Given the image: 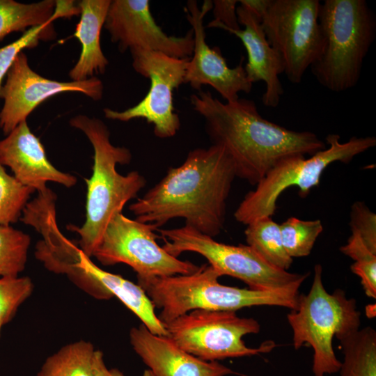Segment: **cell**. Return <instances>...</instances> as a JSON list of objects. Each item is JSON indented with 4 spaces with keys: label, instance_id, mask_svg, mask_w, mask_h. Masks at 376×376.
Wrapping results in <instances>:
<instances>
[{
    "label": "cell",
    "instance_id": "10",
    "mask_svg": "<svg viewBox=\"0 0 376 376\" xmlns=\"http://www.w3.org/2000/svg\"><path fill=\"white\" fill-rule=\"evenodd\" d=\"M319 0H269L260 22L269 45L279 54L283 73L301 82L322 47Z\"/></svg>",
    "mask_w": 376,
    "mask_h": 376
},
{
    "label": "cell",
    "instance_id": "31",
    "mask_svg": "<svg viewBox=\"0 0 376 376\" xmlns=\"http://www.w3.org/2000/svg\"><path fill=\"white\" fill-rule=\"evenodd\" d=\"M236 0H215L212 1L214 19L207 24V27L219 28L225 31L240 29L237 16Z\"/></svg>",
    "mask_w": 376,
    "mask_h": 376
},
{
    "label": "cell",
    "instance_id": "29",
    "mask_svg": "<svg viewBox=\"0 0 376 376\" xmlns=\"http://www.w3.org/2000/svg\"><path fill=\"white\" fill-rule=\"evenodd\" d=\"M33 290V283L29 276L0 277V323L10 322Z\"/></svg>",
    "mask_w": 376,
    "mask_h": 376
},
{
    "label": "cell",
    "instance_id": "33",
    "mask_svg": "<svg viewBox=\"0 0 376 376\" xmlns=\"http://www.w3.org/2000/svg\"><path fill=\"white\" fill-rule=\"evenodd\" d=\"M269 0H240L241 6L253 13L261 20L269 5Z\"/></svg>",
    "mask_w": 376,
    "mask_h": 376
},
{
    "label": "cell",
    "instance_id": "4",
    "mask_svg": "<svg viewBox=\"0 0 376 376\" xmlns=\"http://www.w3.org/2000/svg\"><path fill=\"white\" fill-rule=\"evenodd\" d=\"M220 274L209 264L194 272L166 277L137 279L165 325L195 309L233 311L258 306L296 308L299 288L303 282L272 290H256L221 284Z\"/></svg>",
    "mask_w": 376,
    "mask_h": 376
},
{
    "label": "cell",
    "instance_id": "32",
    "mask_svg": "<svg viewBox=\"0 0 376 376\" xmlns=\"http://www.w3.org/2000/svg\"><path fill=\"white\" fill-rule=\"evenodd\" d=\"M93 376H125L116 368H108L104 362L103 353L95 350L93 359Z\"/></svg>",
    "mask_w": 376,
    "mask_h": 376
},
{
    "label": "cell",
    "instance_id": "14",
    "mask_svg": "<svg viewBox=\"0 0 376 376\" xmlns=\"http://www.w3.org/2000/svg\"><path fill=\"white\" fill-rule=\"evenodd\" d=\"M104 26L121 52L140 49L180 58L193 54L192 29L183 36L167 35L153 18L148 0L111 1Z\"/></svg>",
    "mask_w": 376,
    "mask_h": 376
},
{
    "label": "cell",
    "instance_id": "1",
    "mask_svg": "<svg viewBox=\"0 0 376 376\" xmlns=\"http://www.w3.org/2000/svg\"><path fill=\"white\" fill-rule=\"evenodd\" d=\"M236 178L226 150L212 144L191 150L182 164L166 175L131 204L136 219L157 228L175 218L212 237L222 230L226 202Z\"/></svg>",
    "mask_w": 376,
    "mask_h": 376
},
{
    "label": "cell",
    "instance_id": "15",
    "mask_svg": "<svg viewBox=\"0 0 376 376\" xmlns=\"http://www.w3.org/2000/svg\"><path fill=\"white\" fill-rule=\"evenodd\" d=\"M212 6V1L208 0L201 8L195 0L186 3V17L194 34V49L187 63L184 83L198 91L203 85H210L226 102H233L240 97L239 93H249L253 84L246 78L243 59L235 68H230L219 49L207 45L203 20Z\"/></svg>",
    "mask_w": 376,
    "mask_h": 376
},
{
    "label": "cell",
    "instance_id": "19",
    "mask_svg": "<svg viewBox=\"0 0 376 376\" xmlns=\"http://www.w3.org/2000/svg\"><path fill=\"white\" fill-rule=\"evenodd\" d=\"M62 267L63 273L68 276L86 275L95 280L134 313L151 333L168 336L164 324L155 314L153 304L138 284L101 269L77 247L65 256Z\"/></svg>",
    "mask_w": 376,
    "mask_h": 376
},
{
    "label": "cell",
    "instance_id": "21",
    "mask_svg": "<svg viewBox=\"0 0 376 376\" xmlns=\"http://www.w3.org/2000/svg\"><path fill=\"white\" fill-rule=\"evenodd\" d=\"M338 340L343 354L340 376H376V331L373 328L366 327Z\"/></svg>",
    "mask_w": 376,
    "mask_h": 376
},
{
    "label": "cell",
    "instance_id": "22",
    "mask_svg": "<svg viewBox=\"0 0 376 376\" xmlns=\"http://www.w3.org/2000/svg\"><path fill=\"white\" fill-rule=\"evenodd\" d=\"M78 7L74 1H56L54 17L45 24L29 28L13 42L0 48V90L4 78L17 56L25 49L34 48L40 40H49L56 36L53 26L54 20L78 15Z\"/></svg>",
    "mask_w": 376,
    "mask_h": 376
},
{
    "label": "cell",
    "instance_id": "24",
    "mask_svg": "<svg viewBox=\"0 0 376 376\" xmlns=\"http://www.w3.org/2000/svg\"><path fill=\"white\" fill-rule=\"evenodd\" d=\"M248 246L268 263L288 270L292 262L283 245L279 224L271 217H263L246 225L244 230Z\"/></svg>",
    "mask_w": 376,
    "mask_h": 376
},
{
    "label": "cell",
    "instance_id": "17",
    "mask_svg": "<svg viewBox=\"0 0 376 376\" xmlns=\"http://www.w3.org/2000/svg\"><path fill=\"white\" fill-rule=\"evenodd\" d=\"M130 341L134 352L154 376L238 374L217 361H205L185 352L169 336L153 334L143 324L130 329Z\"/></svg>",
    "mask_w": 376,
    "mask_h": 376
},
{
    "label": "cell",
    "instance_id": "6",
    "mask_svg": "<svg viewBox=\"0 0 376 376\" xmlns=\"http://www.w3.org/2000/svg\"><path fill=\"white\" fill-rule=\"evenodd\" d=\"M360 316L357 301L348 298L343 290L327 292L322 282V267L315 265L309 292L299 295L296 308L287 315L295 349L306 344L313 350L314 376L339 372L341 361L336 357L332 340L334 336L339 340L359 329Z\"/></svg>",
    "mask_w": 376,
    "mask_h": 376
},
{
    "label": "cell",
    "instance_id": "11",
    "mask_svg": "<svg viewBox=\"0 0 376 376\" xmlns=\"http://www.w3.org/2000/svg\"><path fill=\"white\" fill-rule=\"evenodd\" d=\"M155 230L152 224L119 213L108 224L92 256L104 266H130L137 279L189 274L198 269L199 266L181 260L160 246Z\"/></svg>",
    "mask_w": 376,
    "mask_h": 376
},
{
    "label": "cell",
    "instance_id": "2",
    "mask_svg": "<svg viewBox=\"0 0 376 376\" xmlns=\"http://www.w3.org/2000/svg\"><path fill=\"white\" fill-rule=\"evenodd\" d=\"M193 109L205 120L212 144L230 157L236 177L256 185L280 159L293 155H313L326 148L315 133L295 131L264 118L256 103L238 98L223 102L209 91L190 97Z\"/></svg>",
    "mask_w": 376,
    "mask_h": 376
},
{
    "label": "cell",
    "instance_id": "27",
    "mask_svg": "<svg viewBox=\"0 0 376 376\" xmlns=\"http://www.w3.org/2000/svg\"><path fill=\"white\" fill-rule=\"evenodd\" d=\"M30 236L11 226H0V277L18 276L25 269Z\"/></svg>",
    "mask_w": 376,
    "mask_h": 376
},
{
    "label": "cell",
    "instance_id": "7",
    "mask_svg": "<svg viewBox=\"0 0 376 376\" xmlns=\"http://www.w3.org/2000/svg\"><path fill=\"white\" fill-rule=\"evenodd\" d=\"M326 142L328 148L309 158L293 155L278 161L256 189L247 193L241 201L234 213L236 221L246 226L260 217H272L283 191L296 186L300 196L305 197L312 188L319 185L321 175L328 166L336 162H350L357 155L375 147L376 138L352 136L341 142L338 134H330L326 136Z\"/></svg>",
    "mask_w": 376,
    "mask_h": 376
},
{
    "label": "cell",
    "instance_id": "20",
    "mask_svg": "<svg viewBox=\"0 0 376 376\" xmlns=\"http://www.w3.org/2000/svg\"><path fill=\"white\" fill-rule=\"evenodd\" d=\"M111 0H81L77 3L80 20L73 36L81 44L78 61L69 72L72 81H80L104 73L109 61L100 45V33L103 27Z\"/></svg>",
    "mask_w": 376,
    "mask_h": 376
},
{
    "label": "cell",
    "instance_id": "26",
    "mask_svg": "<svg viewBox=\"0 0 376 376\" xmlns=\"http://www.w3.org/2000/svg\"><path fill=\"white\" fill-rule=\"evenodd\" d=\"M283 245L292 258L308 256L323 230L320 219L301 220L292 217L279 224Z\"/></svg>",
    "mask_w": 376,
    "mask_h": 376
},
{
    "label": "cell",
    "instance_id": "18",
    "mask_svg": "<svg viewBox=\"0 0 376 376\" xmlns=\"http://www.w3.org/2000/svg\"><path fill=\"white\" fill-rule=\"evenodd\" d=\"M236 12L238 22L244 29L227 31L236 36L246 49L247 63L244 69L247 79L252 84L258 81L265 83L263 103L275 108L284 93L279 79V75L283 73L281 59L268 42L258 17L241 5L237 6Z\"/></svg>",
    "mask_w": 376,
    "mask_h": 376
},
{
    "label": "cell",
    "instance_id": "8",
    "mask_svg": "<svg viewBox=\"0 0 376 376\" xmlns=\"http://www.w3.org/2000/svg\"><path fill=\"white\" fill-rule=\"evenodd\" d=\"M158 231L164 241L163 249L171 256L178 258L187 251L198 253L221 276L240 279L252 290H276L304 282L308 276V273H292L274 267L247 244L219 242L186 225Z\"/></svg>",
    "mask_w": 376,
    "mask_h": 376
},
{
    "label": "cell",
    "instance_id": "13",
    "mask_svg": "<svg viewBox=\"0 0 376 376\" xmlns=\"http://www.w3.org/2000/svg\"><path fill=\"white\" fill-rule=\"evenodd\" d=\"M0 90L3 101L0 111V129L6 136L46 100L60 93L75 92L99 100L104 86L96 77L80 81H60L45 78L30 66L28 58L21 52L5 77Z\"/></svg>",
    "mask_w": 376,
    "mask_h": 376
},
{
    "label": "cell",
    "instance_id": "30",
    "mask_svg": "<svg viewBox=\"0 0 376 376\" xmlns=\"http://www.w3.org/2000/svg\"><path fill=\"white\" fill-rule=\"evenodd\" d=\"M350 218L352 234L376 253V214L363 202L357 201L351 207Z\"/></svg>",
    "mask_w": 376,
    "mask_h": 376
},
{
    "label": "cell",
    "instance_id": "34",
    "mask_svg": "<svg viewBox=\"0 0 376 376\" xmlns=\"http://www.w3.org/2000/svg\"><path fill=\"white\" fill-rule=\"evenodd\" d=\"M143 376H154V375L152 373V372L148 370H145L143 374Z\"/></svg>",
    "mask_w": 376,
    "mask_h": 376
},
{
    "label": "cell",
    "instance_id": "12",
    "mask_svg": "<svg viewBox=\"0 0 376 376\" xmlns=\"http://www.w3.org/2000/svg\"><path fill=\"white\" fill-rule=\"evenodd\" d=\"M130 52L134 70L150 79L149 91L138 104L124 111L104 109L105 117L122 122L143 118L153 125L157 137H173L180 127L179 116L174 111L173 91L184 83L190 58H180L140 49Z\"/></svg>",
    "mask_w": 376,
    "mask_h": 376
},
{
    "label": "cell",
    "instance_id": "28",
    "mask_svg": "<svg viewBox=\"0 0 376 376\" xmlns=\"http://www.w3.org/2000/svg\"><path fill=\"white\" fill-rule=\"evenodd\" d=\"M35 191L8 174L0 163V226H10L19 220Z\"/></svg>",
    "mask_w": 376,
    "mask_h": 376
},
{
    "label": "cell",
    "instance_id": "35",
    "mask_svg": "<svg viewBox=\"0 0 376 376\" xmlns=\"http://www.w3.org/2000/svg\"><path fill=\"white\" fill-rule=\"evenodd\" d=\"M3 326V325L1 323H0V332H1V327H2Z\"/></svg>",
    "mask_w": 376,
    "mask_h": 376
},
{
    "label": "cell",
    "instance_id": "16",
    "mask_svg": "<svg viewBox=\"0 0 376 376\" xmlns=\"http://www.w3.org/2000/svg\"><path fill=\"white\" fill-rule=\"evenodd\" d=\"M0 163L10 168L19 182L37 192L45 191L49 182L70 188L77 181L76 177L58 170L49 162L43 145L26 120L0 140Z\"/></svg>",
    "mask_w": 376,
    "mask_h": 376
},
{
    "label": "cell",
    "instance_id": "23",
    "mask_svg": "<svg viewBox=\"0 0 376 376\" xmlns=\"http://www.w3.org/2000/svg\"><path fill=\"white\" fill-rule=\"evenodd\" d=\"M93 345L79 340L48 357L36 376H93Z\"/></svg>",
    "mask_w": 376,
    "mask_h": 376
},
{
    "label": "cell",
    "instance_id": "5",
    "mask_svg": "<svg viewBox=\"0 0 376 376\" xmlns=\"http://www.w3.org/2000/svg\"><path fill=\"white\" fill-rule=\"evenodd\" d=\"M319 23L320 54L310 69L327 90L340 93L354 87L363 61L376 37V17L365 0H325Z\"/></svg>",
    "mask_w": 376,
    "mask_h": 376
},
{
    "label": "cell",
    "instance_id": "3",
    "mask_svg": "<svg viewBox=\"0 0 376 376\" xmlns=\"http://www.w3.org/2000/svg\"><path fill=\"white\" fill-rule=\"evenodd\" d=\"M71 127L81 131L91 143L93 154V173L86 179L87 185L86 219L79 227L68 225L67 228L79 237L80 250L91 258L111 220L122 213L124 206L135 198L146 186V180L137 171L122 175L117 164H128L132 153L125 147L115 146L110 132L99 118L79 114L70 118Z\"/></svg>",
    "mask_w": 376,
    "mask_h": 376
},
{
    "label": "cell",
    "instance_id": "25",
    "mask_svg": "<svg viewBox=\"0 0 376 376\" xmlns=\"http://www.w3.org/2000/svg\"><path fill=\"white\" fill-rule=\"evenodd\" d=\"M56 1L43 0L24 3L14 0H0V41L13 32H24L43 24L55 14Z\"/></svg>",
    "mask_w": 376,
    "mask_h": 376
},
{
    "label": "cell",
    "instance_id": "9",
    "mask_svg": "<svg viewBox=\"0 0 376 376\" xmlns=\"http://www.w3.org/2000/svg\"><path fill=\"white\" fill-rule=\"evenodd\" d=\"M164 327L180 348L207 361L266 353L276 346L271 340L256 348L246 346L243 337L258 334L260 326L255 319L239 317L233 311L195 309Z\"/></svg>",
    "mask_w": 376,
    "mask_h": 376
}]
</instances>
